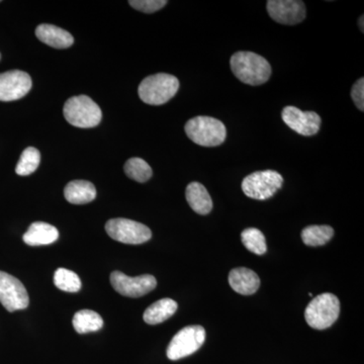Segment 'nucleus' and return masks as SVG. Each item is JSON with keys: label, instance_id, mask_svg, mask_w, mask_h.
I'll return each instance as SVG.
<instances>
[{"label": "nucleus", "instance_id": "obj_1", "mask_svg": "<svg viewBox=\"0 0 364 364\" xmlns=\"http://www.w3.org/2000/svg\"><path fill=\"white\" fill-rule=\"evenodd\" d=\"M235 76L245 85H264L272 76V66L267 59L253 52H237L230 60Z\"/></svg>", "mask_w": 364, "mask_h": 364}, {"label": "nucleus", "instance_id": "obj_2", "mask_svg": "<svg viewBox=\"0 0 364 364\" xmlns=\"http://www.w3.org/2000/svg\"><path fill=\"white\" fill-rule=\"evenodd\" d=\"M179 90V81L176 76L158 73L148 76L139 85V97L145 104L161 105L169 102Z\"/></svg>", "mask_w": 364, "mask_h": 364}, {"label": "nucleus", "instance_id": "obj_3", "mask_svg": "<svg viewBox=\"0 0 364 364\" xmlns=\"http://www.w3.org/2000/svg\"><path fill=\"white\" fill-rule=\"evenodd\" d=\"M184 130L193 143L203 147H217L226 140V127L215 117H193L186 124Z\"/></svg>", "mask_w": 364, "mask_h": 364}, {"label": "nucleus", "instance_id": "obj_4", "mask_svg": "<svg viewBox=\"0 0 364 364\" xmlns=\"http://www.w3.org/2000/svg\"><path fill=\"white\" fill-rule=\"evenodd\" d=\"M64 117L72 126L90 129L102 122V109L87 95L69 98L63 109Z\"/></svg>", "mask_w": 364, "mask_h": 364}, {"label": "nucleus", "instance_id": "obj_5", "mask_svg": "<svg viewBox=\"0 0 364 364\" xmlns=\"http://www.w3.org/2000/svg\"><path fill=\"white\" fill-rule=\"evenodd\" d=\"M340 314V301L332 294H322L314 298L305 311L306 323L316 330L331 327Z\"/></svg>", "mask_w": 364, "mask_h": 364}, {"label": "nucleus", "instance_id": "obj_6", "mask_svg": "<svg viewBox=\"0 0 364 364\" xmlns=\"http://www.w3.org/2000/svg\"><path fill=\"white\" fill-rule=\"evenodd\" d=\"M284 178L274 170L254 172L242 182V191L253 200H265L282 188Z\"/></svg>", "mask_w": 364, "mask_h": 364}, {"label": "nucleus", "instance_id": "obj_7", "mask_svg": "<svg viewBox=\"0 0 364 364\" xmlns=\"http://www.w3.org/2000/svg\"><path fill=\"white\" fill-rule=\"evenodd\" d=\"M205 341V330L202 326H188L177 333L167 347L170 360L188 358L198 351Z\"/></svg>", "mask_w": 364, "mask_h": 364}, {"label": "nucleus", "instance_id": "obj_8", "mask_svg": "<svg viewBox=\"0 0 364 364\" xmlns=\"http://www.w3.org/2000/svg\"><path fill=\"white\" fill-rule=\"evenodd\" d=\"M105 231L114 240L132 245L146 243L152 237V232L145 225L123 218L109 220L105 224Z\"/></svg>", "mask_w": 364, "mask_h": 364}, {"label": "nucleus", "instance_id": "obj_9", "mask_svg": "<svg viewBox=\"0 0 364 364\" xmlns=\"http://www.w3.org/2000/svg\"><path fill=\"white\" fill-rule=\"evenodd\" d=\"M0 303L11 313L23 310L30 304L28 291L21 280L4 272H0Z\"/></svg>", "mask_w": 364, "mask_h": 364}, {"label": "nucleus", "instance_id": "obj_10", "mask_svg": "<svg viewBox=\"0 0 364 364\" xmlns=\"http://www.w3.org/2000/svg\"><path fill=\"white\" fill-rule=\"evenodd\" d=\"M111 284L114 291L122 296L140 298L157 287V280L150 274L131 277L123 272H114L111 274Z\"/></svg>", "mask_w": 364, "mask_h": 364}, {"label": "nucleus", "instance_id": "obj_11", "mask_svg": "<svg viewBox=\"0 0 364 364\" xmlns=\"http://www.w3.org/2000/svg\"><path fill=\"white\" fill-rule=\"evenodd\" d=\"M32 78L26 72L13 70L0 74V102H14L28 95Z\"/></svg>", "mask_w": 364, "mask_h": 364}, {"label": "nucleus", "instance_id": "obj_12", "mask_svg": "<svg viewBox=\"0 0 364 364\" xmlns=\"http://www.w3.org/2000/svg\"><path fill=\"white\" fill-rule=\"evenodd\" d=\"M267 7L270 18L282 25H298L306 18L305 4L299 0H269Z\"/></svg>", "mask_w": 364, "mask_h": 364}, {"label": "nucleus", "instance_id": "obj_13", "mask_svg": "<svg viewBox=\"0 0 364 364\" xmlns=\"http://www.w3.org/2000/svg\"><path fill=\"white\" fill-rule=\"evenodd\" d=\"M282 121L301 136H314L320 131L321 117L315 112H303L296 107H286L282 112Z\"/></svg>", "mask_w": 364, "mask_h": 364}, {"label": "nucleus", "instance_id": "obj_14", "mask_svg": "<svg viewBox=\"0 0 364 364\" xmlns=\"http://www.w3.org/2000/svg\"><path fill=\"white\" fill-rule=\"evenodd\" d=\"M229 284L236 293L242 296H251L259 289L260 279L253 270L239 267L229 273Z\"/></svg>", "mask_w": 364, "mask_h": 364}, {"label": "nucleus", "instance_id": "obj_15", "mask_svg": "<svg viewBox=\"0 0 364 364\" xmlns=\"http://www.w3.org/2000/svg\"><path fill=\"white\" fill-rule=\"evenodd\" d=\"M58 238L57 228L44 222L33 223L23 237V242L28 246L50 245Z\"/></svg>", "mask_w": 364, "mask_h": 364}, {"label": "nucleus", "instance_id": "obj_16", "mask_svg": "<svg viewBox=\"0 0 364 364\" xmlns=\"http://www.w3.org/2000/svg\"><path fill=\"white\" fill-rule=\"evenodd\" d=\"M36 36L41 42L56 49H66L74 43V38L70 33L58 26L47 23L38 26Z\"/></svg>", "mask_w": 364, "mask_h": 364}, {"label": "nucleus", "instance_id": "obj_17", "mask_svg": "<svg viewBox=\"0 0 364 364\" xmlns=\"http://www.w3.org/2000/svg\"><path fill=\"white\" fill-rule=\"evenodd\" d=\"M186 200L198 215L210 214L213 210V200L207 188L200 182H191L186 191Z\"/></svg>", "mask_w": 364, "mask_h": 364}, {"label": "nucleus", "instance_id": "obj_18", "mask_svg": "<svg viewBox=\"0 0 364 364\" xmlns=\"http://www.w3.org/2000/svg\"><path fill=\"white\" fill-rule=\"evenodd\" d=\"M67 202L73 205H85L92 202L97 196V189L90 181H73L67 184L64 189Z\"/></svg>", "mask_w": 364, "mask_h": 364}, {"label": "nucleus", "instance_id": "obj_19", "mask_svg": "<svg viewBox=\"0 0 364 364\" xmlns=\"http://www.w3.org/2000/svg\"><path fill=\"white\" fill-rule=\"evenodd\" d=\"M178 305L174 299H162L152 304L144 313L143 318L147 324L157 325L168 320L176 314Z\"/></svg>", "mask_w": 364, "mask_h": 364}, {"label": "nucleus", "instance_id": "obj_20", "mask_svg": "<svg viewBox=\"0 0 364 364\" xmlns=\"http://www.w3.org/2000/svg\"><path fill=\"white\" fill-rule=\"evenodd\" d=\"M74 329L79 334H86L90 332H97L104 326L102 316L95 311L82 310L75 313L73 321Z\"/></svg>", "mask_w": 364, "mask_h": 364}, {"label": "nucleus", "instance_id": "obj_21", "mask_svg": "<svg viewBox=\"0 0 364 364\" xmlns=\"http://www.w3.org/2000/svg\"><path fill=\"white\" fill-rule=\"evenodd\" d=\"M333 236H334V230L327 225H323V226L313 225V226L305 228L301 231V239L304 243L310 247L325 245L331 240Z\"/></svg>", "mask_w": 364, "mask_h": 364}, {"label": "nucleus", "instance_id": "obj_22", "mask_svg": "<svg viewBox=\"0 0 364 364\" xmlns=\"http://www.w3.org/2000/svg\"><path fill=\"white\" fill-rule=\"evenodd\" d=\"M241 239L242 243L250 252L256 254V255H263L267 253V240L260 230L248 228L242 232Z\"/></svg>", "mask_w": 364, "mask_h": 364}, {"label": "nucleus", "instance_id": "obj_23", "mask_svg": "<svg viewBox=\"0 0 364 364\" xmlns=\"http://www.w3.org/2000/svg\"><path fill=\"white\" fill-rule=\"evenodd\" d=\"M124 169L129 178L140 183L149 181L153 174L150 165L142 158H131L124 164Z\"/></svg>", "mask_w": 364, "mask_h": 364}, {"label": "nucleus", "instance_id": "obj_24", "mask_svg": "<svg viewBox=\"0 0 364 364\" xmlns=\"http://www.w3.org/2000/svg\"><path fill=\"white\" fill-rule=\"evenodd\" d=\"M41 154L39 150L28 147L21 153L20 161L16 167V174L21 176H28L33 173L39 167Z\"/></svg>", "mask_w": 364, "mask_h": 364}, {"label": "nucleus", "instance_id": "obj_25", "mask_svg": "<svg viewBox=\"0 0 364 364\" xmlns=\"http://www.w3.org/2000/svg\"><path fill=\"white\" fill-rule=\"evenodd\" d=\"M55 286L67 293H77L81 289V280L75 272L59 268L54 274Z\"/></svg>", "mask_w": 364, "mask_h": 364}, {"label": "nucleus", "instance_id": "obj_26", "mask_svg": "<svg viewBox=\"0 0 364 364\" xmlns=\"http://www.w3.org/2000/svg\"><path fill=\"white\" fill-rule=\"evenodd\" d=\"M129 4L136 11L145 14H153L166 6L167 1L166 0H131Z\"/></svg>", "mask_w": 364, "mask_h": 364}, {"label": "nucleus", "instance_id": "obj_27", "mask_svg": "<svg viewBox=\"0 0 364 364\" xmlns=\"http://www.w3.org/2000/svg\"><path fill=\"white\" fill-rule=\"evenodd\" d=\"M351 97L354 104L361 112L364 111V79L360 78L354 83L351 90Z\"/></svg>", "mask_w": 364, "mask_h": 364}, {"label": "nucleus", "instance_id": "obj_28", "mask_svg": "<svg viewBox=\"0 0 364 364\" xmlns=\"http://www.w3.org/2000/svg\"><path fill=\"white\" fill-rule=\"evenodd\" d=\"M358 25L359 26H360V30H361V33H363L364 32V30H363V16H361V18H359V21H358Z\"/></svg>", "mask_w": 364, "mask_h": 364}, {"label": "nucleus", "instance_id": "obj_29", "mask_svg": "<svg viewBox=\"0 0 364 364\" xmlns=\"http://www.w3.org/2000/svg\"><path fill=\"white\" fill-rule=\"evenodd\" d=\"M0 58H1V56H0Z\"/></svg>", "mask_w": 364, "mask_h": 364}]
</instances>
